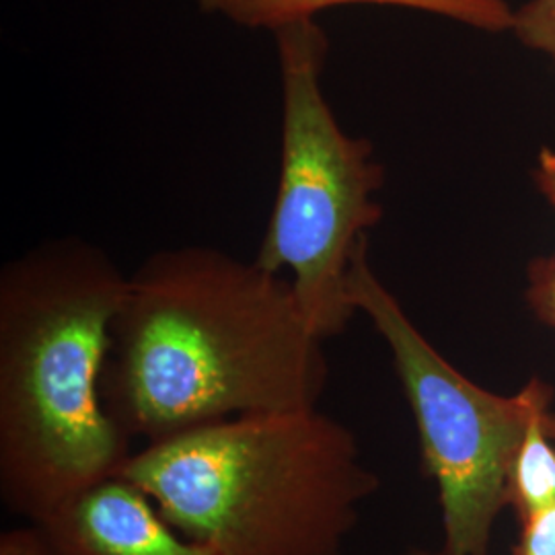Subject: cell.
I'll return each instance as SVG.
<instances>
[{
	"mask_svg": "<svg viewBox=\"0 0 555 555\" xmlns=\"http://www.w3.org/2000/svg\"><path fill=\"white\" fill-rule=\"evenodd\" d=\"M291 278L222 249H160L128 276L101 397L157 442L243 414L319 408L330 364Z\"/></svg>",
	"mask_w": 555,
	"mask_h": 555,
	"instance_id": "cell-1",
	"label": "cell"
},
{
	"mask_svg": "<svg viewBox=\"0 0 555 555\" xmlns=\"http://www.w3.org/2000/svg\"><path fill=\"white\" fill-rule=\"evenodd\" d=\"M126 286L79 237L43 241L0 270V496L29 522L118 477L132 455L101 397Z\"/></svg>",
	"mask_w": 555,
	"mask_h": 555,
	"instance_id": "cell-2",
	"label": "cell"
},
{
	"mask_svg": "<svg viewBox=\"0 0 555 555\" xmlns=\"http://www.w3.org/2000/svg\"><path fill=\"white\" fill-rule=\"evenodd\" d=\"M119 477L222 555H341L378 490L358 440L319 408L243 414L132 453Z\"/></svg>",
	"mask_w": 555,
	"mask_h": 555,
	"instance_id": "cell-3",
	"label": "cell"
},
{
	"mask_svg": "<svg viewBox=\"0 0 555 555\" xmlns=\"http://www.w3.org/2000/svg\"><path fill=\"white\" fill-rule=\"evenodd\" d=\"M282 82L276 199L254 261L288 272L300 309L321 339L344 334L358 313L350 266L383 217L385 169L369 139L341 130L323 93L330 41L315 20L274 31Z\"/></svg>",
	"mask_w": 555,
	"mask_h": 555,
	"instance_id": "cell-4",
	"label": "cell"
},
{
	"mask_svg": "<svg viewBox=\"0 0 555 555\" xmlns=\"http://www.w3.org/2000/svg\"><path fill=\"white\" fill-rule=\"evenodd\" d=\"M357 311L389 346L397 377L416 417L426 474L437 481L449 555H490L498 515L508 506L516 451L537 405L554 389L531 378L516 396H496L459 373L420 334L358 243L350 278Z\"/></svg>",
	"mask_w": 555,
	"mask_h": 555,
	"instance_id": "cell-5",
	"label": "cell"
},
{
	"mask_svg": "<svg viewBox=\"0 0 555 555\" xmlns=\"http://www.w3.org/2000/svg\"><path fill=\"white\" fill-rule=\"evenodd\" d=\"M50 555H222L171 527L124 477L105 479L41 520Z\"/></svg>",
	"mask_w": 555,
	"mask_h": 555,
	"instance_id": "cell-6",
	"label": "cell"
},
{
	"mask_svg": "<svg viewBox=\"0 0 555 555\" xmlns=\"http://www.w3.org/2000/svg\"><path fill=\"white\" fill-rule=\"evenodd\" d=\"M204 13H219L241 27L276 31L297 21L315 20L327 9L387 4L433 13L483 31L513 29L515 11L504 0H196Z\"/></svg>",
	"mask_w": 555,
	"mask_h": 555,
	"instance_id": "cell-7",
	"label": "cell"
},
{
	"mask_svg": "<svg viewBox=\"0 0 555 555\" xmlns=\"http://www.w3.org/2000/svg\"><path fill=\"white\" fill-rule=\"evenodd\" d=\"M552 401L554 397L537 405L513 463L508 506H515L520 520L555 502V414Z\"/></svg>",
	"mask_w": 555,
	"mask_h": 555,
	"instance_id": "cell-8",
	"label": "cell"
},
{
	"mask_svg": "<svg viewBox=\"0 0 555 555\" xmlns=\"http://www.w3.org/2000/svg\"><path fill=\"white\" fill-rule=\"evenodd\" d=\"M513 31L525 46L547 54L555 66V0H529L515 11Z\"/></svg>",
	"mask_w": 555,
	"mask_h": 555,
	"instance_id": "cell-9",
	"label": "cell"
},
{
	"mask_svg": "<svg viewBox=\"0 0 555 555\" xmlns=\"http://www.w3.org/2000/svg\"><path fill=\"white\" fill-rule=\"evenodd\" d=\"M527 278V300L533 313L555 332V254L533 259Z\"/></svg>",
	"mask_w": 555,
	"mask_h": 555,
	"instance_id": "cell-10",
	"label": "cell"
},
{
	"mask_svg": "<svg viewBox=\"0 0 555 555\" xmlns=\"http://www.w3.org/2000/svg\"><path fill=\"white\" fill-rule=\"evenodd\" d=\"M520 522L515 555H555V502Z\"/></svg>",
	"mask_w": 555,
	"mask_h": 555,
	"instance_id": "cell-11",
	"label": "cell"
},
{
	"mask_svg": "<svg viewBox=\"0 0 555 555\" xmlns=\"http://www.w3.org/2000/svg\"><path fill=\"white\" fill-rule=\"evenodd\" d=\"M0 555H50L48 539L40 522L13 527L0 535Z\"/></svg>",
	"mask_w": 555,
	"mask_h": 555,
	"instance_id": "cell-12",
	"label": "cell"
},
{
	"mask_svg": "<svg viewBox=\"0 0 555 555\" xmlns=\"http://www.w3.org/2000/svg\"><path fill=\"white\" fill-rule=\"evenodd\" d=\"M533 178H535L537 190L545 196L555 210V151L552 149L539 151Z\"/></svg>",
	"mask_w": 555,
	"mask_h": 555,
	"instance_id": "cell-13",
	"label": "cell"
},
{
	"mask_svg": "<svg viewBox=\"0 0 555 555\" xmlns=\"http://www.w3.org/2000/svg\"><path fill=\"white\" fill-rule=\"evenodd\" d=\"M401 555H449L444 550H438V552H428V550H410L405 554Z\"/></svg>",
	"mask_w": 555,
	"mask_h": 555,
	"instance_id": "cell-14",
	"label": "cell"
}]
</instances>
